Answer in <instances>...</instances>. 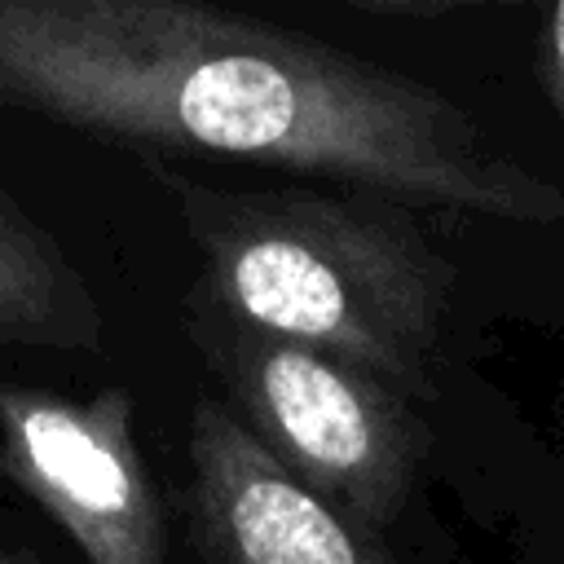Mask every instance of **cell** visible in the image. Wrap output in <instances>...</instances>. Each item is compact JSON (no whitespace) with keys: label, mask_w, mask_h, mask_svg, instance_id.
Here are the masks:
<instances>
[{"label":"cell","mask_w":564,"mask_h":564,"mask_svg":"<svg viewBox=\"0 0 564 564\" xmlns=\"http://www.w3.org/2000/svg\"><path fill=\"white\" fill-rule=\"evenodd\" d=\"M189 542L198 564H397L212 397L189 419Z\"/></svg>","instance_id":"obj_5"},{"label":"cell","mask_w":564,"mask_h":564,"mask_svg":"<svg viewBox=\"0 0 564 564\" xmlns=\"http://www.w3.org/2000/svg\"><path fill=\"white\" fill-rule=\"evenodd\" d=\"M542 84H546L555 110L564 115V0L546 13V31H542Z\"/></svg>","instance_id":"obj_7"},{"label":"cell","mask_w":564,"mask_h":564,"mask_svg":"<svg viewBox=\"0 0 564 564\" xmlns=\"http://www.w3.org/2000/svg\"><path fill=\"white\" fill-rule=\"evenodd\" d=\"M198 247L207 308L326 348L401 397L432 392L454 273L392 207L167 181Z\"/></svg>","instance_id":"obj_2"},{"label":"cell","mask_w":564,"mask_h":564,"mask_svg":"<svg viewBox=\"0 0 564 564\" xmlns=\"http://www.w3.org/2000/svg\"><path fill=\"white\" fill-rule=\"evenodd\" d=\"M101 308L62 247L0 189V348L84 352L101 344Z\"/></svg>","instance_id":"obj_6"},{"label":"cell","mask_w":564,"mask_h":564,"mask_svg":"<svg viewBox=\"0 0 564 564\" xmlns=\"http://www.w3.org/2000/svg\"><path fill=\"white\" fill-rule=\"evenodd\" d=\"M0 106L467 216H564V189L502 159L445 93L304 31L185 0H0Z\"/></svg>","instance_id":"obj_1"},{"label":"cell","mask_w":564,"mask_h":564,"mask_svg":"<svg viewBox=\"0 0 564 564\" xmlns=\"http://www.w3.org/2000/svg\"><path fill=\"white\" fill-rule=\"evenodd\" d=\"M0 471L66 529L88 564H167V529L123 388L70 401L0 383Z\"/></svg>","instance_id":"obj_4"},{"label":"cell","mask_w":564,"mask_h":564,"mask_svg":"<svg viewBox=\"0 0 564 564\" xmlns=\"http://www.w3.org/2000/svg\"><path fill=\"white\" fill-rule=\"evenodd\" d=\"M189 335L225 405L295 480L375 538L397 524L427 449L410 397L326 348L242 326L207 304L194 308Z\"/></svg>","instance_id":"obj_3"},{"label":"cell","mask_w":564,"mask_h":564,"mask_svg":"<svg viewBox=\"0 0 564 564\" xmlns=\"http://www.w3.org/2000/svg\"><path fill=\"white\" fill-rule=\"evenodd\" d=\"M0 564H18V560H9V555H0Z\"/></svg>","instance_id":"obj_8"}]
</instances>
